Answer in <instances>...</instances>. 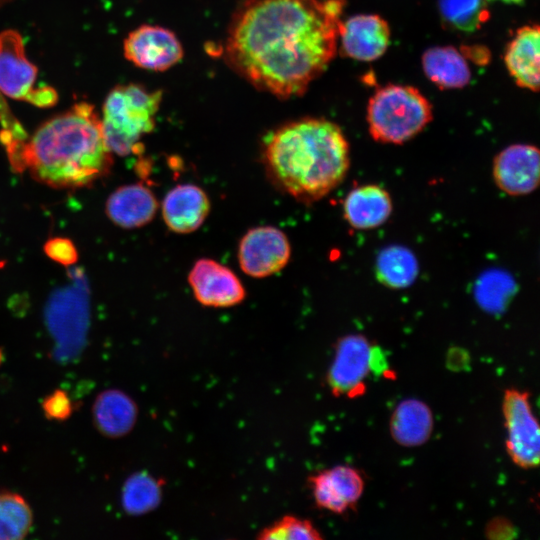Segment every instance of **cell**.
Masks as SVG:
<instances>
[{
	"label": "cell",
	"instance_id": "cell-1",
	"mask_svg": "<svg viewBox=\"0 0 540 540\" xmlns=\"http://www.w3.org/2000/svg\"><path fill=\"white\" fill-rule=\"evenodd\" d=\"M345 0H244L223 48L228 66L280 99L301 96L335 57Z\"/></svg>",
	"mask_w": 540,
	"mask_h": 540
},
{
	"label": "cell",
	"instance_id": "cell-2",
	"mask_svg": "<svg viewBox=\"0 0 540 540\" xmlns=\"http://www.w3.org/2000/svg\"><path fill=\"white\" fill-rule=\"evenodd\" d=\"M101 118L87 102L73 105L40 125L21 141L9 158L13 167L28 170L36 181L56 189L89 187L113 165Z\"/></svg>",
	"mask_w": 540,
	"mask_h": 540
},
{
	"label": "cell",
	"instance_id": "cell-3",
	"mask_svg": "<svg viewBox=\"0 0 540 540\" xmlns=\"http://www.w3.org/2000/svg\"><path fill=\"white\" fill-rule=\"evenodd\" d=\"M262 161L276 188L311 204L343 182L350 168V147L336 123L306 117L270 132L263 141Z\"/></svg>",
	"mask_w": 540,
	"mask_h": 540
},
{
	"label": "cell",
	"instance_id": "cell-4",
	"mask_svg": "<svg viewBox=\"0 0 540 540\" xmlns=\"http://www.w3.org/2000/svg\"><path fill=\"white\" fill-rule=\"evenodd\" d=\"M161 100V91L138 84L118 85L109 92L101 123L112 153L127 156L140 152V140L155 127Z\"/></svg>",
	"mask_w": 540,
	"mask_h": 540
},
{
	"label": "cell",
	"instance_id": "cell-5",
	"mask_svg": "<svg viewBox=\"0 0 540 540\" xmlns=\"http://www.w3.org/2000/svg\"><path fill=\"white\" fill-rule=\"evenodd\" d=\"M366 119L373 140L399 145L422 132L432 121L433 111L429 100L415 87L388 84L370 98Z\"/></svg>",
	"mask_w": 540,
	"mask_h": 540
},
{
	"label": "cell",
	"instance_id": "cell-6",
	"mask_svg": "<svg viewBox=\"0 0 540 540\" xmlns=\"http://www.w3.org/2000/svg\"><path fill=\"white\" fill-rule=\"evenodd\" d=\"M37 68L25 55L21 35L12 29L0 33V92L6 96L47 108L57 102L50 86L35 87Z\"/></svg>",
	"mask_w": 540,
	"mask_h": 540
},
{
	"label": "cell",
	"instance_id": "cell-7",
	"mask_svg": "<svg viewBox=\"0 0 540 540\" xmlns=\"http://www.w3.org/2000/svg\"><path fill=\"white\" fill-rule=\"evenodd\" d=\"M502 411L509 457L521 468L537 467L540 456V433L529 394L518 389H507L502 401Z\"/></svg>",
	"mask_w": 540,
	"mask_h": 540
},
{
	"label": "cell",
	"instance_id": "cell-8",
	"mask_svg": "<svg viewBox=\"0 0 540 540\" xmlns=\"http://www.w3.org/2000/svg\"><path fill=\"white\" fill-rule=\"evenodd\" d=\"M291 257L286 234L274 226L249 229L240 239L237 259L241 270L253 278H264L281 271Z\"/></svg>",
	"mask_w": 540,
	"mask_h": 540
},
{
	"label": "cell",
	"instance_id": "cell-9",
	"mask_svg": "<svg viewBox=\"0 0 540 540\" xmlns=\"http://www.w3.org/2000/svg\"><path fill=\"white\" fill-rule=\"evenodd\" d=\"M374 346L360 334L341 338L327 374L334 395L355 396L364 390V380L372 370Z\"/></svg>",
	"mask_w": 540,
	"mask_h": 540
},
{
	"label": "cell",
	"instance_id": "cell-10",
	"mask_svg": "<svg viewBox=\"0 0 540 540\" xmlns=\"http://www.w3.org/2000/svg\"><path fill=\"white\" fill-rule=\"evenodd\" d=\"M188 283L195 299L203 306L233 307L246 297L238 276L227 266L210 258L198 259L188 273Z\"/></svg>",
	"mask_w": 540,
	"mask_h": 540
},
{
	"label": "cell",
	"instance_id": "cell-11",
	"mask_svg": "<svg viewBox=\"0 0 540 540\" xmlns=\"http://www.w3.org/2000/svg\"><path fill=\"white\" fill-rule=\"evenodd\" d=\"M183 53L177 36L160 26L142 25L124 40L125 58L147 70L165 71L176 65Z\"/></svg>",
	"mask_w": 540,
	"mask_h": 540
},
{
	"label": "cell",
	"instance_id": "cell-12",
	"mask_svg": "<svg viewBox=\"0 0 540 540\" xmlns=\"http://www.w3.org/2000/svg\"><path fill=\"white\" fill-rule=\"evenodd\" d=\"M492 176L496 186L509 196H524L540 182V153L531 144H513L493 159Z\"/></svg>",
	"mask_w": 540,
	"mask_h": 540
},
{
	"label": "cell",
	"instance_id": "cell-13",
	"mask_svg": "<svg viewBox=\"0 0 540 540\" xmlns=\"http://www.w3.org/2000/svg\"><path fill=\"white\" fill-rule=\"evenodd\" d=\"M316 505L335 514L354 509L364 490L362 474L348 465H337L308 478Z\"/></svg>",
	"mask_w": 540,
	"mask_h": 540
},
{
	"label": "cell",
	"instance_id": "cell-14",
	"mask_svg": "<svg viewBox=\"0 0 540 540\" xmlns=\"http://www.w3.org/2000/svg\"><path fill=\"white\" fill-rule=\"evenodd\" d=\"M390 27L376 14H358L342 21L339 30L340 51L358 61H374L386 52Z\"/></svg>",
	"mask_w": 540,
	"mask_h": 540
},
{
	"label": "cell",
	"instance_id": "cell-15",
	"mask_svg": "<svg viewBox=\"0 0 540 540\" xmlns=\"http://www.w3.org/2000/svg\"><path fill=\"white\" fill-rule=\"evenodd\" d=\"M210 209L207 193L191 183L179 184L170 189L161 204L165 225L178 234H188L200 228Z\"/></svg>",
	"mask_w": 540,
	"mask_h": 540
},
{
	"label": "cell",
	"instance_id": "cell-16",
	"mask_svg": "<svg viewBox=\"0 0 540 540\" xmlns=\"http://www.w3.org/2000/svg\"><path fill=\"white\" fill-rule=\"evenodd\" d=\"M158 208V201L151 189L141 183H134L112 192L107 199L105 211L118 227L135 229L150 223Z\"/></svg>",
	"mask_w": 540,
	"mask_h": 540
},
{
	"label": "cell",
	"instance_id": "cell-17",
	"mask_svg": "<svg viewBox=\"0 0 540 540\" xmlns=\"http://www.w3.org/2000/svg\"><path fill=\"white\" fill-rule=\"evenodd\" d=\"M342 209L345 220L352 228L371 230L382 226L390 218L393 202L384 187L365 184L347 193Z\"/></svg>",
	"mask_w": 540,
	"mask_h": 540
},
{
	"label": "cell",
	"instance_id": "cell-18",
	"mask_svg": "<svg viewBox=\"0 0 540 540\" xmlns=\"http://www.w3.org/2000/svg\"><path fill=\"white\" fill-rule=\"evenodd\" d=\"M538 25H526L516 31L508 43L504 62L515 83L533 92L539 90L540 49Z\"/></svg>",
	"mask_w": 540,
	"mask_h": 540
},
{
	"label": "cell",
	"instance_id": "cell-19",
	"mask_svg": "<svg viewBox=\"0 0 540 540\" xmlns=\"http://www.w3.org/2000/svg\"><path fill=\"white\" fill-rule=\"evenodd\" d=\"M96 429L104 436L118 438L133 428L137 419L135 402L118 389H107L96 397L92 407Z\"/></svg>",
	"mask_w": 540,
	"mask_h": 540
},
{
	"label": "cell",
	"instance_id": "cell-20",
	"mask_svg": "<svg viewBox=\"0 0 540 540\" xmlns=\"http://www.w3.org/2000/svg\"><path fill=\"white\" fill-rule=\"evenodd\" d=\"M427 78L440 89L463 88L471 80V70L464 54L452 46H435L422 55Z\"/></svg>",
	"mask_w": 540,
	"mask_h": 540
},
{
	"label": "cell",
	"instance_id": "cell-21",
	"mask_svg": "<svg viewBox=\"0 0 540 540\" xmlns=\"http://www.w3.org/2000/svg\"><path fill=\"white\" fill-rule=\"evenodd\" d=\"M432 428L433 417L429 407L416 399L402 401L390 420L392 437L398 444L407 447L423 444Z\"/></svg>",
	"mask_w": 540,
	"mask_h": 540
},
{
	"label": "cell",
	"instance_id": "cell-22",
	"mask_svg": "<svg viewBox=\"0 0 540 540\" xmlns=\"http://www.w3.org/2000/svg\"><path fill=\"white\" fill-rule=\"evenodd\" d=\"M419 265L415 255L406 247L391 245L377 256L375 274L378 281L392 289L410 286L417 278Z\"/></svg>",
	"mask_w": 540,
	"mask_h": 540
},
{
	"label": "cell",
	"instance_id": "cell-23",
	"mask_svg": "<svg viewBox=\"0 0 540 540\" xmlns=\"http://www.w3.org/2000/svg\"><path fill=\"white\" fill-rule=\"evenodd\" d=\"M487 4V0H438V9L445 27L473 32L488 19Z\"/></svg>",
	"mask_w": 540,
	"mask_h": 540
},
{
	"label": "cell",
	"instance_id": "cell-24",
	"mask_svg": "<svg viewBox=\"0 0 540 540\" xmlns=\"http://www.w3.org/2000/svg\"><path fill=\"white\" fill-rule=\"evenodd\" d=\"M33 524V513L26 500L14 492L0 493V540L26 537Z\"/></svg>",
	"mask_w": 540,
	"mask_h": 540
},
{
	"label": "cell",
	"instance_id": "cell-25",
	"mask_svg": "<svg viewBox=\"0 0 540 540\" xmlns=\"http://www.w3.org/2000/svg\"><path fill=\"white\" fill-rule=\"evenodd\" d=\"M159 494L160 489L151 476L144 473L134 474L123 486L122 506L129 514H143L157 505Z\"/></svg>",
	"mask_w": 540,
	"mask_h": 540
},
{
	"label": "cell",
	"instance_id": "cell-26",
	"mask_svg": "<svg viewBox=\"0 0 540 540\" xmlns=\"http://www.w3.org/2000/svg\"><path fill=\"white\" fill-rule=\"evenodd\" d=\"M261 540H319L320 531L307 519L283 516L270 526L259 531Z\"/></svg>",
	"mask_w": 540,
	"mask_h": 540
},
{
	"label": "cell",
	"instance_id": "cell-27",
	"mask_svg": "<svg viewBox=\"0 0 540 540\" xmlns=\"http://www.w3.org/2000/svg\"><path fill=\"white\" fill-rule=\"evenodd\" d=\"M44 253L54 262L70 266L77 262L78 251L75 244L65 237H53L43 246Z\"/></svg>",
	"mask_w": 540,
	"mask_h": 540
},
{
	"label": "cell",
	"instance_id": "cell-28",
	"mask_svg": "<svg viewBox=\"0 0 540 540\" xmlns=\"http://www.w3.org/2000/svg\"><path fill=\"white\" fill-rule=\"evenodd\" d=\"M42 409L48 419L65 421L73 412V403L64 390L56 389L44 398Z\"/></svg>",
	"mask_w": 540,
	"mask_h": 540
},
{
	"label": "cell",
	"instance_id": "cell-29",
	"mask_svg": "<svg viewBox=\"0 0 540 540\" xmlns=\"http://www.w3.org/2000/svg\"><path fill=\"white\" fill-rule=\"evenodd\" d=\"M488 2L489 1H501L503 3H507V4H519L521 2H523L524 0H487Z\"/></svg>",
	"mask_w": 540,
	"mask_h": 540
},
{
	"label": "cell",
	"instance_id": "cell-30",
	"mask_svg": "<svg viewBox=\"0 0 540 540\" xmlns=\"http://www.w3.org/2000/svg\"><path fill=\"white\" fill-rule=\"evenodd\" d=\"M1 360H2V353H1V350H0V363H1Z\"/></svg>",
	"mask_w": 540,
	"mask_h": 540
},
{
	"label": "cell",
	"instance_id": "cell-31",
	"mask_svg": "<svg viewBox=\"0 0 540 540\" xmlns=\"http://www.w3.org/2000/svg\"><path fill=\"white\" fill-rule=\"evenodd\" d=\"M6 0H0V4H2L3 2H5Z\"/></svg>",
	"mask_w": 540,
	"mask_h": 540
}]
</instances>
